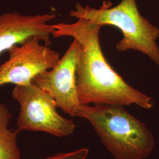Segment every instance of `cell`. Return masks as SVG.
Masks as SVG:
<instances>
[{"label": "cell", "instance_id": "cell-9", "mask_svg": "<svg viewBox=\"0 0 159 159\" xmlns=\"http://www.w3.org/2000/svg\"><path fill=\"white\" fill-rule=\"evenodd\" d=\"M89 153L87 148H80L68 153H61L45 159H85Z\"/></svg>", "mask_w": 159, "mask_h": 159}, {"label": "cell", "instance_id": "cell-4", "mask_svg": "<svg viewBox=\"0 0 159 159\" xmlns=\"http://www.w3.org/2000/svg\"><path fill=\"white\" fill-rule=\"evenodd\" d=\"M12 96L20 105L18 130L43 131L58 137L73 133V121L59 114L53 97L37 85H16Z\"/></svg>", "mask_w": 159, "mask_h": 159}, {"label": "cell", "instance_id": "cell-2", "mask_svg": "<svg viewBox=\"0 0 159 159\" xmlns=\"http://www.w3.org/2000/svg\"><path fill=\"white\" fill-rule=\"evenodd\" d=\"M77 117L87 120L116 159H143L153 150V136L146 125L123 106L81 104Z\"/></svg>", "mask_w": 159, "mask_h": 159}, {"label": "cell", "instance_id": "cell-7", "mask_svg": "<svg viewBox=\"0 0 159 159\" xmlns=\"http://www.w3.org/2000/svg\"><path fill=\"white\" fill-rule=\"evenodd\" d=\"M55 17L54 14L25 16L17 12L0 15V55L30 37H37L46 46H51L50 37L54 29L48 23Z\"/></svg>", "mask_w": 159, "mask_h": 159}, {"label": "cell", "instance_id": "cell-1", "mask_svg": "<svg viewBox=\"0 0 159 159\" xmlns=\"http://www.w3.org/2000/svg\"><path fill=\"white\" fill-rule=\"evenodd\" d=\"M53 25L52 35L54 37H71L82 46L76 68L81 104H136L145 109L153 107L152 98L129 85L106 61L99 39L101 26L83 18L72 24L61 23Z\"/></svg>", "mask_w": 159, "mask_h": 159}, {"label": "cell", "instance_id": "cell-6", "mask_svg": "<svg viewBox=\"0 0 159 159\" xmlns=\"http://www.w3.org/2000/svg\"><path fill=\"white\" fill-rule=\"evenodd\" d=\"M81 52V44L74 39L54 67L37 75L31 81V84L50 94L57 107L71 117H77L81 106L76 83V68Z\"/></svg>", "mask_w": 159, "mask_h": 159}, {"label": "cell", "instance_id": "cell-3", "mask_svg": "<svg viewBox=\"0 0 159 159\" xmlns=\"http://www.w3.org/2000/svg\"><path fill=\"white\" fill-rule=\"evenodd\" d=\"M105 1L99 8L83 7L77 3L71 17L85 18L101 27L112 25L120 29L123 38L116 46L118 51L134 50L146 54L159 66V48L156 41L159 29L140 14L136 0H122L111 7Z\"/></svg>", "mask_w": 159, "mask_h": 159}, {"label": "cell", "instance_id": "cell-8", "mask_svg": "<svg viewBox=\"0 0 159 159\" xmlns=\"http://www.w3.org/2000/svg\"><path fill=\"white\" fill-rule=\"evenodd\" d=\"M12 115L6 105L0 103V159H21L17 144L20 131L8 128Z\"/></svg>", "mask_w": 159, "mask_h": 159}, {"label": "cell", "instance_id": "cell-5", "mask_svg": "<svg viewBox=\"0 0 159 159\" xmlns=\"http://www.w3.org/2000/svg\"><path fill=\"white\" fill-rule=\"evenodd\" d=\"M40 41L37 37H30L10 48L8 60L0 66V86L29 85L35 76L57 65L60 54Z\"/></svg>", "mask_w": 159, "mask_h": 159}]
</instances>
